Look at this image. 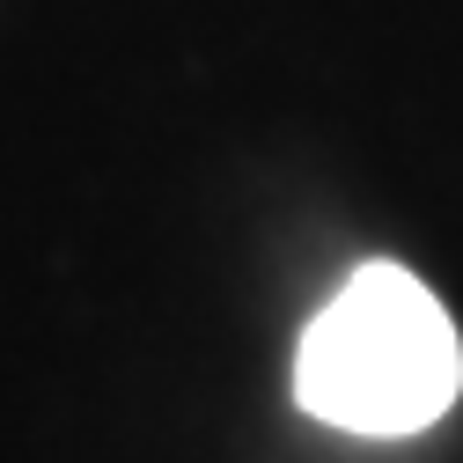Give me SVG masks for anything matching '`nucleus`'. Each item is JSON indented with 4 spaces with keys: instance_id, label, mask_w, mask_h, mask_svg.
Listing matches in <instances>:
<instances>
[{
    "instance_id": "1",
    "label": "nucleus",
    "mask_w": 463,
    "mask_h": 463,
    "mask_svg": "<svg viewBox=\"0 0 463 463\" xmlns=\"http://www.w3.org/2000/svg\"><path fill=\"white\" fill-rule=\"evenodd\" d=\"M456 324L404 265H361L309 324L295 361L302 404L345 434H420L456 404Z\"/></svg>"
}]
</instances>
